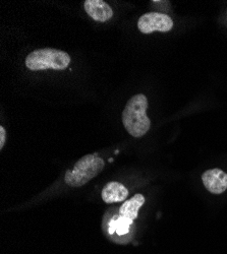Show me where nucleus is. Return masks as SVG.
<instances>
[{"mask_svg":"<svg viewBox=\"0 0 227 254\" xmlns=\"http://www.w3.org/2000/svg\"><path fill=\"white\" fill-rule=\"evenodd\" d=\"M5 138H6V131L3 126H0V150H3Z\"/></svg>","mask_w":227,"mask_h":254,"instance_id":"9d476101","label":"nucleus"},{"mask_svg":"<svg viewBox=\"0 0 227 254\" xmlns=\"http://www.w3.org/2000/svg\"><path fill=\"white\" fill-rule=\"evenodd\" d=\"M202 182L210 193L221 194L227 189V174L218 168L210 169L202 174Z\"/></svg>","mask_w":227,"mask_h":254,"instance_id":"39448f33","label":"nucleus"},{"mask_svg":"<svg viewBox=\"0 0 227 254\" xmlns=\"http://www.w3.org/2000/svg\"><path fill=\"white\" fill-rule=\"evenodd\" d=\"M132 224H133V222L120 216L118 219L113 220L109 224V232L114 233L116 231L117 234L125 235V234H127V233H129L130 227Z\"/></svg>","mask_w":227,"mask_h":254,"instance_id":"1a4fd4ad","label":"nucleus"},{"mask_svg":"<svg viewBox=\"0 0 227 254\" xmlns=\"http://www.w3.org/2000/svg\"><path fill=\"white\" fill-rule=\"evenodd\" d=\"M147 109L148 99L144 94L135 95L128 101L122 112V122L132 136L142 137L149 131L151 121Z\"/></svg>","mask_w":227,"mask_h":254,"instance_id":"f257e3e1","label":"nucleus"},{"mask_svg":"<svg viewBox=\"0 0 227 254\" xmlns=\"http://www.w3.org/2000/svg\"><path fill=\"white\" fill-rule=\"evenodd\" d=\"M129 196V190L126 186L116 182L112 181L105 185V187L102 190V199L106 203H115L126 200Z\"/></svg>","mask_w":227,"mask_h":254,"instance_id":"0eeeda50","label":"nucleus"},{"mask_svg":"<svg viewBox=\"0 0 227 254\" xmlns=\"http://www.w3.org/2000/svg\"><path fill=\"white\" fill-rule=\"evenodd\" d=\"M145 201H146V198L143 194H140V193L136 194L131 199L125 201V203L120 206V209H119L120 216L134 223V220L138 218L139 209L144 205Z\"/></svg>","mask_w":227,"mask_h":254,"instance_id":"6e6552de","label":"nucleus"},{"mask_svg":"<svg viewBox=\"0 0 227 254\" xmlns=\"http://www.w3.org/2000/svg\"><path fill=\"white\" fill-rule=\"evenodd\" d=\"M173 28L171 17L161 12H147L143 14L138 20V29L143 34H151L153 32L167 33Z\"/></svg>","mask_w":227,"mask_h":254,"instance_id":"20e7f679","label":"nucleus"},{"mask_svg":"<svg viewBox=\"0 0 227 254\" xmlns=\"http://www.w3.org/2000/svg\"><path fill=\"white\" fill-rule=\"evenodd\" d=\"M104 166V161L97 155L84 156L75 164L72 170L67 171L65 181L71 187H80L95 178Z\"/></svg>","mask_w":227,"mask_h":254,"instance_id":"7ed1b4c3","label":"nucleus"},{"mask_svg":"<svg viewBox=\"0 0 227 254\" xmlns=\"http://www.w3.org/2000/svg\"><path fill=\"white\" fill-rule=\"evenodd\" d=\"M71 63V56L61 50L53 48L38 49L26 58V66L32 71L54 69L64 70Z\"/></svg>","mask_w":227,"mask_h":254,"instance_id":"f03ea898","label":"nucleus"},{"mask_svg":"<svg viewBox=\"0 0 227 254\" xmlns=\"http://www.w3.org/2000/svg\"><path fill=\"white\" fill-rule=\"evenodd\" d=\"M84 7L88 15L96 22L104 23L113 16L112 8L103 0H86Z\"/></svg>","mask_w":227,"mask_h":254,"instance_id":"423d86ee","label":"nucleus"}]
</instances>
